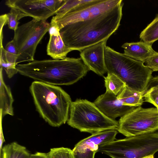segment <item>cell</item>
I'll use <instances>...</instances> for the list:
<instances>
[{"label": "cell", "mask_w": 158, "mask_h": 158, "mask_svg": "<svg viewBox=\"0 0 158 158\" xmlns=\"http://www.w3.org/2000/svg\"><path fill=\"white\" fill-rule=\"evenodd\" d=\"M123 2L113 9L84 21L67 25L60 30L65 44L80 52L108 40L118 29L123 15Z\"/></svg>", "instance_id": "obj_1"}, {"label": "cell", "mask_w": 158, "mask_h": 158, "mask_svg": "<svg viewBox=\"0 0 158 158\" xmlns=\"http://www.w3.org/2000/svg\"><path fill=\"white\" fill-rule=\"evenodd\" d=\"M16 68L22 75L56 86L73 84L89 71L81 57L34 60L26 64H17Z\"/></svg>", "instance_id": "obj_2"}, {"label": "cell", "mask_w": 158, "mask_h": 158, "mask_svg": "<svg viewBox=\"0 0 158 158\" xmlns=\"http://www.w3.org/2000/svg\"><path fill=\"white\" fill-rule=\"evenodd\" d=\"M30 90L36 110L49 124L59 127L67 121L72 102L70 96L62 89L35 81Z\"/></svg>", "instance_id": "obj_3"}, {"label": "cell", "mask_w": 158, "mask_h": 158, "mask_svg": "<svg viewBox=\"0 0 158 158\" xmlns=\"http://www.w3.org/2000/svg\"><path fill=\"white\" fill-rule=\"evenodd\" d=\"M105 60L107 73L118 77L132 91L143 92L152 77L153 71L144 63L108 46L105 48Z\"/></svg>", "instance_id": "obj_4"}, {"label": "cell", "mask_w": 158, "mask_h": 158, "mask_svg": "<svg viewBox=\"0 0 158 158\" xmlns=\"http://www.w3.org/2000/svg\"><path fill=\"white\" fill-rule=\"evenodd\" d=\"M67 123L81 132L91 134L118 127V122L106 116L94 102L80 99L72 102Z\"/></svg>", "instance_id": "obj_5"}, {"label": "cell", "mask_w": 158, "mask_h": 158, "mask_svg": "<svg viewBox=\"0 0 158 158\" xmlns=\"http://www.w3.org/2000/svg\"><path fill=\"white\" fill-rule=\"evenodd\" d=\"M158 152V130L114 140L99 147L98 152L112 158H144Z\"/></svg>", "instance_id": "obj_6"}, {"label": "cell", "mask_w": 158, "mask_h": 158, "mask_svg": "<svg viewBox=\"0 0 158 158\" xmlns=\"http://www.w3.org/2000/svg\"><path fill=\"white\" fill-rule=\"evenodd\" d=\"M50 25V23L46 21L33 19L19 26L14 31L13 40L18 52L17 64L34 60L37 47L48 31Z\"/></svg>", "instance_id": "obj_7"}, {"label": "cell", "mask_w": 158, "mask_h": 158, "mask_svg": "<svg viewBox=\"0 0 158 158\" xmlns=\"http://www.w3.org/2000/svg\"><path fill=\"white\" fill-rule=\"evenodd\" d=\"M117 131L126 137L139 135L158 130L157 107H135L120 118Z\"/></svg>", "instance_id": "obj_8"}, {"label": "cell", "mask_w": 158, "mask_h": 158, "mask_svg": "<svg viewBox=\"0 0 158 158\" xmlns=\"http://www.w3.org/2000/svg\"><path fill=\"white\" fill-rule=\"evenodd\" d=\"M122 0H87L63 16L52 18L60 30L75 23L85 20L114 8Z\"/></svg>", "instance_id": "obj_9"}, {"label": "cell", "mask_w": 158, "mask_h": 158, "mask_svg": "<svg viewBox=\"0 0 158 158\" xmlns=\"http://www.w3.org/2000/svg\"><path fill=\"white\" fill-rule=\"evenodd\" d=\"M66 0H8L5 5L19 10L23 17L46 21L65 3Z\"/></svg>", "instance_id": "obj_10"}, {"label": "cell", "mask_w": 158, "mask_h": 158, "mask_svg": "<svg viewBox=\"0 0 158 158\" xmlns=\"http://www.w3.org/2000/svg\"><path fill=\"white\" fill-rule=\"evenodd\" d=\"M117 130H110L93 133L78 142L73 152L74 158H94L100 146L115 139Z\"/></svg>", "instance_id": "obj_11"}, {"label": "cell", "mask_w": 158, "mask_h": 158, "mask_svg": "<svg viewBox=\"0 0 158 158\" xmlns=\"http://www.w3.org/2000/svg\"><path fill=\"white\" fill-rule=\"evenodd\" d=\"M107 40L87 47L80 52V55L89 70L103 76L106 72L105 51Z\"/></svg>", "instance_id": "obj_12"}, {"label": "cell", "mask_w": 158, "mask_h": 158, "mask_svg": "<svg viewBox=\"0 0 158 158\" xmlns=\"http://www.w3.org/2000/svg\"><path fill=\"white\" fill-rule=\"evenodd\" d=\"M94 103L106 116L113 120L123 116L135 107L123 105L117 96L107 91L99 96Z\"/></svg>", "instance_id": "obj_13"}, {"label": "cell", "mask_w": 158, "mask_h": 158, "mask_svg": "<svg viewBox=\"0 0 158 158\" xmlns=\"http://www.w3.org/2000/svg\"><path fill=\"white\" fill-rule=\"evenodd\" d=\"M121 47L124 49L125 55L144 63L156 52L153 49L152 44L142 41L126 42Z\"/></svg>", "instance_id": "obj_14"}, {"label": "cell", "mask_w": 158, "mask_h": 158, "mask_svg": "<svg viewBox=\"0 0 158 158\" xmlns=\"http://www.w3.org/2000/svg\"><path fill=\"white\" fill-rule=\"evenodd\" d=\"M2 70L0 68V107L1 117L7 114L14 115L13 103L14 100L10 88L5 83L3 78Z\"/></svg>", "instance_id": "obj_15"}, {"label": "cell", "mask_w": 158, "mask_h": 158, "mask_svg": "<svg viewBox=\"0 0 158 158\" xmlns=\"http://www.w3.org/2000/svg\"><path fill=\"white\" fill-rule=\"evenodd\" d=\"M72 51V50L65 44L60 35H50L47 47V55L53 59H63Z\"/></svg>", "instance_id": "obj_16"}, {"label": "cell", "mask_w": 158, "mask_h": 158, "mask_svg": "<svg viewBox=\"0 0 158 158\" xmlns=\"http://www.w3.org/2000/svg\"><path fill=\"white\" fill-rule=\"evenodd\" d=\"M143 93H137L132 91L125 86L117 97L123 105L137 107L141 106L144 102Z\"/></svg>", "instance_id": "obj_17"}, {"label": "cell", "mask_w": 158, "mask_h": 158, "mask_svg": "<svg viewBox=\"0 0 158 158\" xmlns=\"http://www.w3.org/2000/svg\"><path fill=\"white\" fill-rule=\"evenodd\" d=\"M2 152V158H27L30 155L25 147L15 142L3 146Z\"/></svg>", "instance_id": "obj_18"}, {"label": "cell", "mask_w": 158, "mask_h": 158, "mask_svg": "<svg viewBox=\"0 0 158 158\" xmlns=\"http://www.w3.org/2000/svg\"><path fill=\"white\" fill-rule=\"evenodd\" d=\"M139 38L142 41L151 44L158 40V15L141 31Z\"/></svg>", "instance_id": "obj_19"}, {"label": "cell", "mask_w": 158, "mask_h": 158, "mask_svg": "<svg viewBox=\"0 0 158 158\" xmlns=\"http://www.w3.org/2000/svg\"><path fill=\"white\" fill-rule=\"evenodd\" d=\"M144 101L158 106V76L152 77L143 93Z\"/></svg>", "instance_id": "obj_20"}, {"label": "cell", "mask_w": 158, "mask_h": 158, "mask_svg": "<svg viewBox=\"0 0 158 158\" xmlns=\"http://www.w3.org/2000/svg\"><path fill=\"white\" fill-rule=\"evenodd\" d=\"M106 91L117 95L126 86L124 82L118 77L111 73H107L104 77Z\"/></svg>", "instance_id": "obj_21"}, {"label": "cell", "mask_w": 158, "mask_h": 158, "mask_svg": "<svg viewBox=\"0 0 158 158\" xmlns=\"http://www.w3.org/2000/svg\"><path fill=\"white\" fill-rule=\"evenodd\" d=\"M6 15L9 28L15 31L19 27V20L23 18V14L18 10L11 8L10 12Z\"/></svg>", "instance_id": "obj_22"}, {"label": "cell", "mask_w": 158, "mask_h": 158, "mask_svg": "<svg viewBox=\"0 0 158 158\" xmlns=\"http://www.w3.org/2000/svg\"><path fill=\"white\" fill-rule=\"evenodd\" d=\"M47 154L48 158H74L73 150L66 148H52Z\"/></svg>", "instance_id": "obj_23"}, {"label": "cell", "mask_w": 158, "mask_h": 158, "mask_svg": "<svg viewBox=\"0 0 158 158\" xmlns=\"http://www.w3.org/2000/svg\"><path fill=\"white\" fill-rule=\"evenodd\" d=\"M86 0H66L64 4L56 12V17H60L85 2Z\"/></svg>", "instance_id": "obj_24"}, {"label": "cell", "mask_w": 158, "mask_h": 158, "mask_svg": "<svg viewBox=\"0 0 158 158\" xmlns=\"http://www.w3.org/2000/svg\"><path fill=\"white\" fill-rule=\"evenodd\" d=\"M144 63L153 72L158 71V52L155 53L148 59Z\"/></svg>", "instance_id": "obj_25"}, {"label": "cell", "mask_w": 158, "mask_h": 158, "mask_svg": "<svg viewBox=\"0 0 158 158\" xmlns=\"http://www.w3.org/2000/svg\"><path fill=\"white\" fill-rule=\"evenodd\" d=\"M48 32L50 35L58 36L60 35V30L56 23L51 20Z\"/></svg>", "instance_id": "obj_26"}, {"label": "cell", "mask_w": 158, "mask_h": 158, "mask_svg": "<svg viewBox=\"0 0 158 158\" xmlns=\"http://www.w3.org/2000/svg\"><path fill=\"white\" fill-rule=\"evenodd\" d=\"M27 158H48L47 153L40 152H37L30 156Z\"/></svg>", "instance_id": "obj_27"}, {"label": "cell", "mask_w": 158, "mask_h": 158, "mask_svg": "<svg viewBox=\"0 0 158 158\" xmlns=\"http://www.w3.org/2000/svg\"><path fill=\"white\" fill-rule=\"evenodd\" d=\"M1 35H2V28L4 25L7 24V17L6 14L2 15L0 16Z\"/></svg>", "instance_id": "obj_28"}, {"label": "cell", "mask_w": 158, "mask_h": 158, "mask_svg": "<svg viewBox=\"0 0 158 158\" xmlns=\"http://www.w3.org/2000/svg\"><path fill=\"white\" fill-rule=\"evenodd\" d=\"M144 158H154V155H150V156H147L146 157H145Z\"/></svg>", "instance_id": "obj_29"}, {"label": "cell", "mask_w": 158, "mask_h": 158, "mask_svg": "<svg viewBox=\"0 0 158 158\" xmlns=\"http://www.w3.org/2000/svg\"><path fill=\"white\" fill-rule=\"evenodd\" d=\"M157 109L158 111V106L157 107Z\"/></svg>", "instance_id": "obj_30"}]
</instances>
